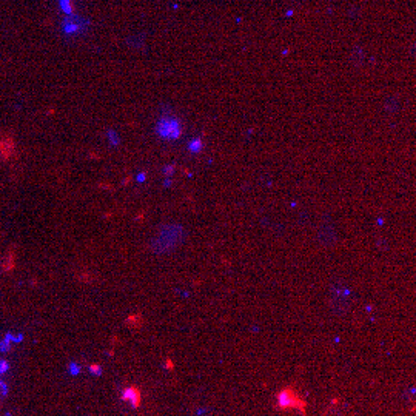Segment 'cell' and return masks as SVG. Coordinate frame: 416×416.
Returning a JSON list of instances; mask_svg holds the SVG:
<instances>
[{"instance_id":"cell-1","label":"cell","mask_w":416,"mask_h":416,"mask_svg":"<svg viewBox=\"0 0 416 416\" xmlns=\"http://www.w3.org/2000/svg\"><path fill=\"white\" fill-rule=\"evenodd\" d=\"M183 238V230L179 225H166L159 232V235L153 239L151 248L156 253H166L180 244Z\"/></svg>"},{"instance_id":"cell-2","label":"cell","mask_w":416,"mask_h":416,"mask_svg":"<svg viewBox=\"0 0 416 416\" xmlns=\"http://www.w3.org/2000/svg\"><path fill=\"white\" fill-rule=\"evenodd\" d=\"M276 408L287 411V410H298L302 416H307V402L299 394V391L293 387H284L276 394Z\"/></svg>"},{"instance_id":"cell-3","label":"cell","mask_w":416,"mask_h":416,"mask_svg":"<svg viewBox=\"0 0 416 416\" xmlns=\"http://www.w3.org/2000/svg\"><path fill=\"white\" fill-rule=\"evenodd\" d=\"M120 399L123 402H128L133 408H139L142 404V391L136 385H128L125 387L120 393Z\"/></svg>"},{"instance_id":"cell-4","label":"cell","mask_w":416,"mask_h":416,"mask_svg":"<svg viewBox=\"0 0 416 416\" xmlns=\"http://www.w3.org/2000/svg\"><path fill=\"white\" fill-rule=\"evenodd\" d=\"M157 130L163 137H179L180 134V127L177 119H162Z\"/></svg>"},{"instance_id":"cell-5","label":"cell","mask_w":416,"mask_h":416,"mask_svg":"<svg viewBox=\"0 0 416 416\" xmlns=\"http://www.w3.org/2000/svg\"><path fill=\"white\" fill-rule=\"evenodd\" d=\"M348 410H350V407L345 405L344 402H341V401H333V402L327 407L325 416H350V414H348Z\"/></svg>"},{"instance_id":"cell-6","label":"cell","mask_w":416,"mask_h":416,"mask_svg":"<svg viewBox=\"0 0 416 416\" xmlns=\"http://www.w3.org/2000/svg\"><path fill=\"white\" fill-rule=\"evenodd\" d=\"M16 262H17V253H16V248H10L8 253L5 255V259L2 262V273L8 275L11 272H14L16 268Z\"/></svg>"},{"instance_id":"cell-7","label":"cell","mask_w":416,"mask_h":416,"mask_svg":"<svg viewBox=\"0 0 416 416\" xmlns=\"http://www.w3.org/2000/svg\"><path fill=\"white\" fill-rule=\"evenodd\" d=\"M0 156L4 160H8L14 156V140L13 139H0Z\"/></svg>"},{"instance_id":"cell-8","label":"cell","mask_w":416,"mask_h":416,"mask_svg":"<svg viewBox=\"0 0 416 416\" xmlns=\"http://www.w3.org/2000/svg\"><path fill=\"white\" fill-rule=\"evenodd\" d=\"M22 339H24V335H17V336H14L13 333H7L5 335V338L0 341V351L2 353H8L11 348H13V342H22Z\"/></svg>"},{"instance_id":"cell-9","label":"cell","mask_w":416,"mask_h":416,"mask_svg":"<svg viewBox=\"0 0 416 416\" xmlns=\"http://www.w3.org/2000/svg\"><path fill=\"white\" fill-rule=\"evenodd\" d=\"M125 325H127L128 328H131V330H140L142 325H143V318H142V315H139V313L130 315V316L127 318V321H125Z\"/></svg>"},{"instance_id":"cell-10","label":"cell","mask_w":416,"mask_h":416,"mask_svg":"<svg viewBox=\"0 0 416 416\" xmlns=\"http://www.w3.org/2000/svg\"><path fill=\"white\" fill-rule=\"evenodd\" d=\"M202 140L200 139H194L191 143H190V151H193V153H197V151H200L202 150Z\"/></svg>"},{"instance_id":"cell-11","label":"cell","mask_w":416,"mask_h":416,"mask_svg":"<svg viewBox=\"0 0 416 416\" xmlns=\"http://www.w3.org/2000/svg\"><path fill=\"white\" fill-rule=\"evenodd\" d=\"M88 370H90L91 374H94V376H100V374H102V367L99 364H90Z\"/></svg>"},{"instance_id":"cell-12","label":"cell","mask_w":416,"mask_h":416,"mask_svg":"<svg viewBox=\"0 0 416 416\" xmlns=\"http://www.w3.org/2000/svg\"><path fill=\"white\" fill-rule=\"evenodd\" d=\"M10 370V362L7 359H0V376L5 374Z\"/></svg>"},{"instance_id":"cell-13","label":"cell","mask_w":416,"mask_h":416,"mask_svg":"<svg viewBox=\"0 0 416 416\" xmlns=\"http://www.w3.org/2000/svg\"><path fill=\"white\" fill-rule=\"evenodd\" d=\"M7 394H8V385L0 379V399H4Z\"/></svg>"},{"instance_id":"cell-14","label":"cell","mask_w":416,"mask_h":416,"mask_svg":"<svg viewBox=\"0 0 416 416\" xmlns=\"http://www.w3.org/2000/svg\"><path fill=\"white\" fill-rule=\"evenodd\" d=\"M70 373L73 374V376H76V374H79V373H80V367H79V364L71 362V364H70Z\"/></svg>"},{"instance_id":"cell-15","label":"cell","mask_w":416,"mask_h":416,"mask_svg":"<svg viewBox=\"0 0 416 416\" xmlns=\"http://www.w3.org/2000/svg\"><path fill=\"white\" fill-rule=\"evenodd\" d=\"M166 368H168V370H173V362H171V361H166Z\"/></svg>"}]
</instances>
